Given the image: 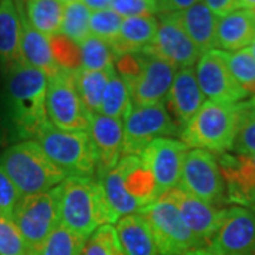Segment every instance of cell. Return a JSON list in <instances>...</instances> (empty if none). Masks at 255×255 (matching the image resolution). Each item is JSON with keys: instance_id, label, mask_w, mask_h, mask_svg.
Here are the masks:
<instances>
[{"instance_id": "6da1fadb", "label": "cell", "mask_w": 255, "mask_h": 255, "mask_svg": "<svg viewBox=\"0 0 255 255\" xmlns=\"http://www.w3.org/2000/svg\"><path fill=\"white\" fill-rule=\"evenodd\" d=\"M0 111L11 142L37 137L48 122L46 108L47 75L24 60L1 73Z\"/></svg>"}, {"instance_id": "7a4b0ae2", "label": "cell", "mask_w": 255, "mask_h": 255, "mask_svg": "<svg viewBox=\"0 0 255 255\" xmlns=\"http://www.w3.org/2000/svg\"><path fill=\"white\" fill-rule=\"evenodd\" d=\"M58 196L60 223L85 240L101 226L118 221L108 204L102 184L94 177L68 176L58 186Z\"/></svg>"}, {"instance_id": "3957f363", "label": "cell", "mask_w": 255, "mask_h": 255, "mask_svg": "<svg viewBox=\"0 0 255 255\" xmlns=\"http://www.w3.org/2000/svg\"><path fill=\"white\" fill-rule=\"evenodd\" d=\"M100 182L118 220L130 214H140L157 200L155 179L137 155L122 156Z\"/></svg>"}, {"instance_id": "277c9868", "label": "cell", "mask_w": 255, "mask_h": 255, "mask_svg": "<svg viewBox=\"0 0 255 255\" xmlns=\"http://www.w3.org/2000/svg\"><path fill=\"white\" fill-rule=\"evenodd\" d=\"M0 166L9 176L20 196L46 193L67 179L34 140L17 142L0 153Z\"/></svg>"}, {"instance_id": "5b68a950", "label": "cell", "mask_w": 255, "mask_h": 255, "mask_svg": "<svg viewBox=\"0 0 255 255\" xmlns=\"http://www.w3.org/2000/svg\"><path fill=\"white\" fill-rule=\"evenodd\" d=\"M243 102L228 104L206 101L190 122L183 128L180 137L187 147L220 153L231 150L237 133Z\"/></svg>"}, {"instance_id": "8992f818", "label": "cell", "mask_w": 255, "mask_h": 255, "mask_svg": "<svg viewBox=\"0 0 255 255\" xmlns=\"http://www.w3.org/2000/svg\"><path fill=\"white\" fill-rule=\"evenodd\" d=\"M37 143L67 176L94 177L97 174L95 153L88 132L63 130L48 121L38 132Z\"/></svg>"}, {"instance_id": "52a82bcc", "label": "cell", "mask_w": 255, "mask_h": 255, "mask_svg": "<svg viewBox=\"0 0 255 255\" xmlns=\"http://www.w3.org/2000/svg\"><path fill=\"white\" fill-rule=\"evenodd\" d=\"M174 135H180V128L164 104H132L124 117L122 156H139L156 139Z\"/></svg>"}, {"instance_id": "ba28073f", "label": "cell", "mask_w": 255, "mask_h": 255, "mask_svg": "<svg viewBox=\"0 0 255 255\" xmlns=\"http://www.w3.org/2000/svg\"><path fill=\"white\" fill-rule=\"evenodd\" d=\"M140 214L150 227L157 254L184 255L191 250L204 247L186 226L177 207L163 197L147 206Z\"/></svg>"}, {"instance_id": "9c48e42d", "label": "cell", "mask_w": 255, "mask_h": 255, "mask_svg": "<svg viewBox=\"0 0 255 255\" xmlns=\"http://www.w3.org/2000/svg\"><path fill=\"white\" fill-rule=\"evenodd\" d=\"M46 108L48 121L58 129L88 132L90 114L75 85L74 71L60 70L47 78Z\"/></svg>"}, {"instance_id": "30bf717a", "label": "cell", "mask_w": 255, "mask_h": 255, "mask_svg": "<svg viewBox=\"0 0 255 255\" xmlns=\"http://www.w3.org/2000/svg\"><path fill=\"white\" fill-rule=\"evenodd\" d=\"M13 221L28 247L34 251L60 224L58 186L46 193L21 196L13 210Z\"/></svg>"}, {"instance_id": "8fae6325", "label": "cell", "mask_w": 255, "mask_h": 255, "mask_svg": "<svg viewBox=\"0 0 255 255\" xmlns=\"http://www.w3.org/2000/svg\"><path fill=\"white\" fill-rule=\"evenodd\" d=\"M224 186L216 156L201 149H193L187 153L177 187L209 204L219 206L226 197Z\"/></svg>"}, {"instance_id": "7c38bea8", "label": "cell", "mask_w": 255, "mask_h": 255, "mask_svg": "<svg viewBox=\"0 0 255 255\" xmlns=\"http://www.w3.org/2000/svg\"><path fill=\"white\" fill-rule=\"evenodd\" d=\"M157 20L159 26L155 40L143 53L163 60L176 70L193 67L199 61L201 53L182 27L177 14H157Z\"/></svg>"}, {"instance_id": "4fadbf2b", "label": "cell", "mask_w": 255, "mask_h": 255, "mask_svg": "<svg viewBox=\"0 0 255 255\" xmlns=\"http://www.w3.org/2000/svg\"><path fill=\"white\" fill-rule=\"evenodd\" d=\"M187 153L189 147L180 140L160 137L139 155L155 179L157 199L179 186Z\"/></svg>"}, {"instance_id": "5bb4252c", "label": "cell", "mask_w": 255, "mask_h": 255, "mask_svg": "<svg viewBox=\"0 0 255 255\" xmlns=\"http://www.w3.org/2000/svg\"><path fill=\"white\" fill-rule=\"evenodd\" d=\"M207 247L220 255H255L254 213L240 206L224 210L223 221Z\"/></svg>"}, {"instance_id": "9a60e30c", "label": "cell", "mask_w": 255, "mask_h": 255, "mask_svg": "<svg viewBox=\"0 0 255 255\" xmlns=\"http://www.w3.org/2000/svg\"><path fill=\"white\" fill-rule=\"evenodd\" d=\"M196 77L204 97L211 101L237 104L248 95L230 73L224 53L220 50H210L200 55Z\"/></svg>"}, {"instance_id": "2e32d148", "label": "cell", "mask_w": 255, "mask_h": 255, "mask_svg": "<svg viewBox=\"0 0 255 255\" xmlns=\"http://www.w3.org/2000/svg\"><path fill=\"white\" fill-rule=\"evenodd\" d=\"M176 68L163 60L142 51V70L128 85L132 104L156 105L164 104L172 88Z\"/></svg>"}, {"instance_id": "e0dca14e", "label": "cell", "mask_w": 255, "mask_h": 255, "mask_svg": "<svg viewBox=\"0 0 255 255\" xmlns=\"http://www.w3.org/2000/svg\"><path fill=\"white\" fill-rule=\"evenodd\" d=\"M162 197L173 203L191 233L204 246H207L211 238L216 236L226 209H219L217 206L200 200L189 194L187 191L182 190L180 187H174L164 193Z\"/></svg>"}, {"instance_id": "ac0fdd59", "label": "cell", "mask_w": 255, "mask_h": 255, "mask_svg": "<svg viewBox=\"0 0 255 255\" xmlns=\"http://www.w3.org/2000/svg\"><path fill=\"white\" fill-rule=\"evenodd\" d=\"M88 135L91 139L98 180L115 167L122 157L124 125L121 119L111 118L101 112L90 115Z\"/></svg>"}, {"instance_id": "d6986e66", "label": "cell", "mask_w": 255, "mask_h": 255, "mask_svg": "<svg viewBox=\"0 0 255 255\" xmlns=\"http://www.w3.org/2000/svg\"><path fill=\"white\" fill-rule=\"evenodd\" d=\"M166 102L167 110L173 117L177 127L180 128L182 133L183 128L190 122V119L206 102V97L200 90L193 67L179 68L176 71Z\"/></svg>"}, {"instance_id": "ffe728a7", "label": "cell", "mask_w": 255, "mask_h": 255, "mask_svg": "<svg viewBox=\"0 0 255 255\" xmlns=\"http://www.w3.org/2000/svg\"><path fill=\"white\" fill-rule=\"evenodd\" d=\"M20 17V50L23 60L46 74L47 78L58 73L61 68L57 65L51 50L50 38L33 27L30 23L23 0H14Z\"/></svg>"}, {"instance_id": "44dd1931", "label": "cell", "mask_w": 255, "mask_h": 255, "mask_svg": "<svg viewBox=\"0 0 255 255\" xmlns=\"http://www.w3.org/2000/svg\"><path fill=\"white\" fill-rule=\"evenodd\" d=\"M219 164L227 187V201L246 206L255 191V155H221Z\"/></svg>"}, {"instance_id": "7402d4cb", "label": "cell", "mask_w": 255, "mask_h": 255, "mask_svg": "<svg viewBox=\"0 0 255 255\" xmlns=\"http://www.w3.org/2000/svg\"><path fill=\"white\" fill-rule=\"evenodd\" d=\"M255 38V10L237 9L219 18L217 47L234 53L250 46Z\"/></svg>"}, {"instance_id": "603a6c76", "label": "cell", "mask_w": 255, "mask_h": 255, "mask_svg": "<svg viewBox=\"0 0 255 255\" xmlns=\"http://www.w3.org/2000/svg\"><path fill=\"white\" fill-rule=\"evenodd\" d=\"M157 26L159 20L155 16L124 18L118 37L110 44L115 58L122 54L142 53L153 43Z\"/></svg>"}, {"instance_id": "cb8c5ba5", "label": "cell", "mask_w": 255, "mask_h": 255, "mask_svg": "<svg viewBox=\"0 0 255 255\" xmlns=\"http://www.w3.org/2000/svg\"><path fill=\"white\" fill-rule=\"evenodd\" d=\"M177 18L190 37L191 41L196 44L201 54L210 50H216L217 47V24L219 18L211 10L200 1L190 9L176 13Z\"/></svg>"}, {"instance_id": "d4e9b609", "label": "cell", "mask_w": 255, "mask_h": 255, "mask_svg": "<svg viewBox=\"0 0 255 255\" xmlns=\"http://www.w3.org/2000/svg\"><path fill=\"white\" fill-rule=\"evenodd\" d=\"M23 60L20 17L14 0H0V73Z\"/></svg>"}, {"instance_id": "484cf974", "label": "cell", "mask_w": 255, "mask_h": 255, "mask_svg": "<svg viewBox=\"0 0 255 255\" xmlns=\"http://www.w3.org/2000/svg\"><path fill=\"white\" fill-rule=\"evenodd\" d=\"M115 230L125 255H157L150 227L142 214L121 217Z\"/></svg>"}, {"instance_id": "4316f807", "label": "cell", "mask_w": 255, "mask_h": 255, "mask_svg": "<svg viewBox=\"0 0 255 255\" xmlns=\"http://www.w3.org/2000/svg\"><path fill=\"white\" fill-rule=\"evenodd\" d=\"M33 27L48 38L60 34L64 6L60 0H23Z\"/></svg>"}, {"instance_id": "83f0119b", "label": "cell", "mask_w": 255, "mask_h": 255, "mask_svg": "<svg viewBox=\"0 0 255 255\" xmlns=\"http://www.w3.org/2000/svg\"><path fill=\"white\" fill-rule=\"evenodd\" d=\"M115 67L104 70V71H91V70L80 68V70L74 71L77 91L80 94L82 104L90 115L100 112L102 94H104L105 85L108 82L111 71Z\"/></svg>"}, {"instance_id": "f1b7e54d", "label": "cell", "mask_w": 255, "mask_h": 255, "mask_svg": "<svg viewBox=\"0 0 255 255\" xmlns=\"http://www.w3.org/2000/svg\"><path fill=\"white\" fill-rule=\"evenodd\" d=\"M87 240L74 234L60 223L37 247L33 255H82Z\"/></svg>"}, {"instance_id": "f546056e", "label": "cell", "mask_w": 255, "mask_h": 255, "mask_svg": "<svg viewBox=\"0 0 255 255\" xmlns=\"http://www.w3.org/2000/svg\"><path fill=\"white\" fill-rule=\"evenodd\" d=\"M130 105H132V100H130L128 85L114 68L111 71L108 82L102 94L100 112L102 115H107L111 118L121 119L125 117Z\"/></svg>"}, {"instance_id": "4dcf8cb0", "label": "cell", "mask_w": 255, "mask_h": 255, "mask_svg": "<svg viewBox=\"0 0 255 255\" xmlns=\"http://www.w3.org/2000/svg\"><path fill=\"white\" fill-rule=\"evenodd\" d=\"M90 17H91V10L81 0L65 4L60 34H63L64 37H67L68 40L80 46L90 36Z\"/></svg>"}, {"instance_id": "1f68e13d", "label": "cell", "mask_w": 255, "mask_h": 255, "mask_svg": "<svg viewBox=\"0 0 255 255\" xmlns=\"http://www.w3.org/2000/svg\"><path fill=\"white\" fill-rule=\"evenodd\" d=\"M81 68L91 71H104L114 67L115 55L111 50V46L104 40L97 37H87L81 44Z\"/></svg>"}, {"instance_id": "d6a6232c", "label": "cell", "mask_w": 255, "mask_h": 255, "mask_svg": "<svg viewBox=\"0 0 255 255\" xmlns=\"http://www.w3.org/2000/svg\"><path fill=\"white\" fill-rule=\"evenodd\" d=\"M224 53L230 73L247 94H255V60L247 48L234 53Z\"/></svg>"}, {"instance_id": "836d02e7", "label": "cell", "mask_w": 255, "mask_h": 255, "mask_svg": "<svg viewBox=\"0 0 255 255\" xmlns=\"http://www.w3.org/2000/svg\"><path fill=\"white\" fill-rule=\"evenodd\" d=\"M231 150L238 156L255 155V107H251L248 102H243Z\"/></svg>"}, {"instance_id": "e575fe53", "label": "cell", "mask_w": 255, "mask_h": 255, "mask_svg": "<svg viewBox=\"0 0 255 255\" xmlns=\"http://www.w3.org/2000/svg\"><path fill=\"white\" fill-rule=\"evenodd\" d=\"M82 255H125L115 227L105 224L97 228L87 240Z\"/></svg>"}, {"instance_id": "d590c367", "label": "cell", "mask_w": 255, "mask_h": 255, "mask_svg": "<svg viewBox=\"0 0 255 255\" xmlns=\"http://www.w3.org/2000/svg\"><path fill=\"white\" fill-rule=\"evenodd\" d=\"M122 21L124 18L114 10L105 9L92 11L90 17V34L111 44L118 37Z\"/></svg>"}, {"instance_id": "8d00e7d4", "label": "cell", "mask_w": 255, "mask_h": 255, "mask_svg": "<svg viewBox=\"0 0 255 255\" xmlns=\"http://www.w3.org/2000/svg\"><path fill=\"white\" fill-rule=\"evenodd\" d=\"M50 43L55 63L60 68L68 71H77L81 68V50L78 44L63 34L50 37Z\"/></svg>"}, {"instance_id": "74e56055", "label": "cell", "mask_w": 255, "mask_h": 255, "mask_svg": "<svg viewBox=\"0 0 255 255\" xmlns=\"http://www.w3.org/2000/svg\"><path fill=\"white\" fill-rule=\"evenodd\" d=\"M28 247L13 219L0 216V255H27Z\"/></svg>"}, {"instance_id": "f35d334b", "label": "cell", "mask_w": 255, "mask_h": 255, "mask_svg": "<svg viewBox=\"0 0 255 255\" xmlns=\"http://www.w3.org/2000/svg\"><path fill=\"white\" fill-rule=\"evenodd\" d=\"M110 9L122 18L153 16L157 13L155 0H112Z\"/></svg>"}, {"instance_id": "ab89813d", "label": "cell", "mask_w": 255, "mask_h": 255, "mask_svg": "<svg viewBox=\"0 0 255 255\" xmlns=\"http://www.w3.org/2000/svg\"><path fill=\"white\" fill-rule=\"evenodd\" d=\"M20 197L21 196L17 189L14 187L9 176L3 170V167L0 166V216H6L11 219L13 210L16 207Z\"/></svg>"}, {"instance_id": "60d3db41", "label": "cell", "mask_w": 255, "mask_h": 255, "mask_svg": "<svg viewBox=\"0 0 255 255\" xmlns=\"http://www.w3.org/2000/svg\"><path fill=\"white\" fill-rule=\"evenodd\" d=\"M201 0H155L157 14L180 13L200 3Z\"/></svg>"}, {"instance_id": "b9f144b4", "label": "cell", "mask_w": 255, "mask_h": 255, "mask_svg": "<svg viewBox=\"0 0 255 255\" xmlns=\"http://www.w3.org/2000/svg\"><path fill=\"white\" fill-rule=\"evenodd\" d=\"M204 4L217 17H224L228 13L238 9V0H204Z\"/></svg>"}, {"instance_id": "7bdbcfd3", "label": "cell", "mask_w": 255, "mask_h": 255, "mask_svg": "<svg viewBox=\"0 0 255 255\" xmlns=\"http://www.w3.org/2000/svg\"><path fill=\"white\" fill-rule=\"evenodd\" d=\"M11 142V137H10L9 128H7V124H6V119L3 117L1 111H0V150L3 152L4 149H7Z\"/></svg>"}, {"instance_id": "ee69618b", "label": "cell", "mask_w": 255, "mask_h": 255, "mask_svg": "<svg viewBox=\"0 0 255 255\" xmlns=\"http://www.w3.org/2000/svg\"><path fill=\"white\" fill-rule=\"evenodd\" d=\"M82 3L91 10V11H100V10L110 9L112 0H81Z\"/></svg>"}, {"instance_id": "f6af8a7d", "label": "cell", "mask_w": 255, "mask_h": 255, "mask_svg": "<svg viewBox=\"0 0 255 255\" xmlns=\"http://www.w3.org/2000/svg\"><path fill=\"white\" fill-rule=\"evenodd\" d=\"M184 255H220V254H217L216 251H213L210 247L204 246V247H199V248H196V250H191V251L186 253Z\"/></svg>"}, {"instance_id": "bcb514c9", "label": "cell", "mask_w": 255, "mask_h": 255, "mask_svg": "<svg viewBox=\"0 0 255 255\" xmlns=\"http://www.w3.org/2000/svg\"><path fill=\"white\" fill-rule=\"evenodd\" d=\"M246 209L251 210V211H253V213L255 214V191L253 193V194H251V196H250V199L247 200Z\"/></svg>"}, {"instance_id": "7dc6e473", "label": "cell", "mask_w": 255, "mask_h": 255, "mask_svg": "<svg viewBox=\"0 0 255 255\" xmlns=\"http://www.w3.org/2000/svg\"><path fill=\"white\" fill-rule=\"evenodd\" d=\"M247 50L250 51V54L253 55V57H254V60H255V38H254V41H253V43H251L250 46L247 47Z\"/></svg>"}, {"instance_id": "c3c4849f", "label": "cell", "mask_w": 255, "mask_h": 255, "mask_svg": "<svg viewBox=\"0 0 255 255\" xmlns=\"http://www.w3.org/2000/svg\"><path fill=\"white\" fill-rule=\"evenodd\" d=\"M247 102H248V104H250V105H251V107H255V97H253V98H251V100H250V101H247Z\"/></svg>"}, {"instance_id": "681fc988", "label": "cell", "mask_w": 255, "mask_h": 255, "mask_svg": "<svg viewBox=\"0 0 255 255\" xmlns=\"http://www.w3.org/2000/svg\"><path fill=\"white\" fill-rule=\"evenodd\" d=\"M63 4H68V3H73V1H77V0H60Z\"/></svg>"}, {"instance_id": "f907efd6", "label": "cell", "mask_w": 255, "mask_h": 255, "mask_svg": "<svg viewBox=\"0 0 255 255\" xmlns=\"http://www.w3.org/2000/svg\"><path fill=\"white\" fill-rule=\"evenodd\" d=\"M0 81H1V73H0ZM0 85H1V82H0Z\"/></svg>"}, {"instance_id": "816d5d0a", "label": "cell", "mask_w": 255, "mask_h": 255, "mask_svg": "<svg viewBox=\"0 0 255 255\" xmlns=\"http://www.w3.org/2000/svg\"><path fill=\"white\" fill-rule=\"evenodd\" d=\"M27 255H33V254H31V253H28V254Z\"/></svg>"}]
</instances>
